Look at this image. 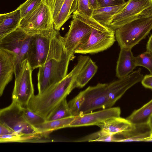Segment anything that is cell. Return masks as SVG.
Segmentation results:
<instances>
[{"label": "cell", "instance_id": "4316f807", "mask_svg": "<svg viewBox=\"0 0 152 152\" xmlns=\"http://www.w3.org/2000/svg\"><path fill=\"white\" fill-rule=\"evenodd\" d=\"M137 66H141L147 69L152 74V53L147 51L135 57Z\"/></svg>", "mask_w": 152, "mask_h": 152}, {"label": "cell", "instance_id": "484cf974", "mask_svg": "<svg viewBox=\"0 0 152 152\" xmlns=\"http://www.w3.org/2000/svg\"><path fill=\"white\" fill-rule=\"evenodd\" d=\"M23 113L26 120L31 125L35 127L46 121V119L27 107H23Z\"/></svg>", "mask_w": 152, "mask_h": 152}, {"label": "cell", "instance_id": "3957f363", "mask_svg": "<svg viewBox=\"0 0 152 152\" xmlns=\"http://www.w3.org/2000/svg\"><path fill=\"white\" fill-rule=\"evenodd\" d=\"M88 59L87 56H79L77 63L64 78L42 93L34 95L27 107L46 119L59 104L76 87L77 77Z\"/></svg>", "mask_w": 152, "mask_h": 152}, {"label": "cell", "instance_id": "836d02e7", "mask_svg": "<svg viewBox=\"0 0 152 152\" xmlns=\"http://www.w3.org/2000/svg\"><path fill=\"white\" fill-rule=\"evenodd\" d=\"M147 51L152 53V34L150 37L146 45Z\"/></svg>", "mask_w": 152, "mask_h": 152}, {"label": "cell", "instance_id": "1f68e13d", "mask_svg": "<svg viewBox=\"0 0 152 152\" xmlns=\"http://www.w3.org/2000/svg\"><path fill=\"white\" fill-rule=\"evenodd\" d=\"M15 132L5 125L0 123V136L12 134Z\"/></svg>", "mask_w": 152, "mask_h": 152}, {"label": "cell", "instance_id": "6da1fadb", "mask_svg": "<svg viewBox=\"0 0 152 152\" xmlns=\"http://www.w3.org/2000/svg\"><path fill=\"white\" fill-rule=\"evenodd\" d=\"M141 70L139 68L110 83H98L88 87L70 101L71 107L78 112L77 115L112 107L129 89L142 81L144 76Z\"/></svg>", "mask_w": 152, "mask_h": 152}, {"label": "cell", "instance_id": "30bf717a", "mask_svg": "<svg viewBox=\"0 0 152 152\" xmlns=\"http://www.w3.org/2000/svg\"><path fill=\"white\" fill-rule=\"evenodd\" d=\"M92 29L93 28L87 24L72 18L68 31L63 37L66 50L73 54L77 49L88 41Z\"/></svg>", "mask_w": 152, "mask_h": 152}, {"label": "cell", "instance_id": "d590c367", "mask_svg": "<svg viewBox=\"0 0 152 152\" xmlns=\"http://www.w3.org/2000/svg\"><path fill=\"white\" fill-rule=\"evenodd\" d=\"M148 124L149 127L152 130V115L150 117Z\"/></svg>", "mask_w": 152, "mask_h": 152}, {"label": "cell", "instance_id": "cb8c5ba5", "mask_svg": "<svg viewBox=\"0 0 152 152\" xmlns=\"http://www.w3.org/2000/svg\"><path fill=\"white\" fill-rule=\"evenodd\" d=\"M39 139V137L38 135H25L15 132L12 134L0 136V142H31V140H38Z\"/></svg>", "mask_w": 152, "mask_h": 152}, {"label": "cell", "instance_id": "e0dca14e", "mask_svg": "<svg viewBox=\"0 0 152 152\" xmlns=\"http://www.w3.org/2000/svg\"><path fill=\"white\" fill-rule=\"evenodd\" d=\"M101 130L112 134L127 131L132 129L134 125L132 124L127 119L120 117L109 118L97 125Z\"/></svg>", "mask_w": 152, "mask_h": 152}, {"label": "cell", "instance_id": "52a82bcc", "mask_svg": "<svg viewBox=\"0 0 152 152\" xmlns=\"http://www.w3.org/2000/svg\"><path fill=\"white\" fill-rule=\"evenodd\" d=\"M93 28L88 41L77 49L75 53H97L111 47L115 41V30L99 22L91 26Z\"/></svg>", "mask_w": 152, "mask_h": 152}, {"label": "cell", "instance_id": "d6a6232c", "mask_svg": "<svg viewBox=\"0 0 152 152\" xmlns=\"http://www.w3.org/2000/svg\"><path fill=\"white\" fill-rule=\"evenodd\" d=\"M56 1V0H45V2L50 8L52 14Z\"/></svg>", "mask_w": 152, "mask_h": 152}, {"label": "cell", "instance_id": "d6986e66", "mask_svg": "<svg viewBox=\"0 0 152 152\" xmlns=\"http://www.w3.org/2000/svg\"><path fill=\"white\" fill-rule=\"evenodd\" d=\"M77 8V0H65L59 13L53 20L54 29L59 31Z\"/></svg>", "mask_w": 152, "mask_h": 152}, {"label": "cell", "instance_id": "7c38bea8", "mask_svg": "<svg viewBox=\"0 0 152 152\" xmlns=\"http://www.w3.org/2000/svg\"><path fill=\"white\" fill-rule=\"evenodd\" d=\"M151 6L152 0H128L126 6L114 16L109 27L115 30Z\"/></svg>", "mask_w": 152, "mask_h": 152}, {"label": "cell", "instance_id": "277c9868", "mask_svg": "<svg viewBox=\"0 0 152 152\" xmlns=\"http://www.w3.org/2000/svg\"><path fill=\"white\" fill-rule=\"evenodd\" d=\"M152 29V6L133 20L115 30V39L121 48L130 49L145 38Z\"/></svg>", "mask_w": 152, "mask_h": 152}, {"label": "cell", "instance_id": "4fadbf2b", "mask_svg": "<svg viewBox=\"0 0 152 152\" xmlns=\"http://www.w3.org/2000/svg\"><path fill=\"white\" fill-rule=\"evenodd\" d=\"M121 113L119 107H111L91 112L76 116L69 127L97 125L110 118L120 117Z\"/></svg>", "mask_w": 152, "mask_h": 152}, {"label": "cell", "instance_id": "f1b7e54d", "mask_svg": "<svg viewBox=\"0 0 152 152\" xmlns=\"http://www.w3.org/2000/svg\"><path fill=\"white\" fill-rule=\"evenodd\" d=\"M99 7L121 4L126 2L123 0H97Z\"/></svg>", "mask_w": 152, "mask_h": 152}, {"label": "cell", "instance_id": "2e32d148", "mask_svg": "<svg viewBox=\"0 0 152 152\" xmlns=\"http://www.w3.org/2000/svg\"><path fill=\"white\" fill-rule=\"evenodd\" d=\"M22 17L18 8L0 15V39L16 30L20 26Z\"/></svg>", "mask_w": 152, "mask_h": 152}, {"label": "cell", "instance_id": "f546056e", "mask_svg": "<svg viewBox=\"0 0 152 152\" xmlns=\"http://www.w3.org/2000/svg\"><path fill=\"white\" fill-rule=\"evenodd\" d=\"M141 83L144 87L152 89V74L147 75L144 76Z\"/></svg>", "mask_w": 152, "mask_h": 152}, {"label": "cell", "instance_id": "9c48e42d", "mask_svg": "<svg viewBox=\"0 0 152 152\" xmlns=\"http://www.w3.org/2000/svg\"><path fill=\"white\" fill-rule=\"evenodd\" d=\"M27 58L22 63L18 75L15 77L12 101L23 107H27L34 90L32 81L33 71Z\"/></svg>", "mask_w": 152, "mask_h": 152}, {"label": "cell", "instance_id": "4dcf8cb0", "mask_svg": "<svg viewBox=\"0 0 152 152\" xmlns=\"http://www.w3.org/2000/svg\"><path fill=\"white\" fill-rule=\"evenodd\" d=\"M64 1L65 0H56L52 14L53 20L56 18L59 13Z\"/></svg>", "mask_w": 152, "mask_h": 152}, {"label": "cell", "instance_id": "e575fe53", "mask_svg": "<svg viewBox=\"0 0 152 152\" xmlns=\"http://www.w3.org/2000/svg\"><path fill=\"white\" fill-rule=\"evenodd\" d=\"M89 1L93 9L99 8L97 0H89Z\"/></svg>", "mask_w": 152, "mask_h": 152}, {"label": "cell", "instance_id": "ffe728a7", "mask_svg": "<svg viewBox=\"0 0 152 152\" xmlns=\"http://www.w3.org/2000/svg\"><path fill=\"white\" fill-rule=\"evenodd\" d=\"M152 115V99L140 108L134 111L126 119L135 125L148 124Z\"/></svg>", "mask_w": 152, "mask_h": 152}, {"label": "cell", "instance_id": "9a60e30c", "mask_svg": "<svg viewBox=\"0 0 152 152\" xmlns=\"http://www.w3.org/2000/svg\"><path fill=\"white\" fill-rule=\"evenodd\" d=\"M131 50L121 48L116 69V76L119 78L129 75L137 66Z\"/></svg>", "mask_w": 152, "mask_h": 152}, {"label": "cell", "instance_id": "83f0119b", "mask_svg": "<svg viewBox=\"0 0 152 152\" xmlns=\"http://www.w3.org/2000/svg\"><path fill=\"white\" fill-rule=\"evenodd\" d=\"M89 0H77V10L87 16L91 17L93 10Z\"/></svg>", "mask_w": 152, "mask_h": 152}, {"label": "cell", "instance_id": "d4e9b609", "mask_svg": "<svg viewBox=\"0 0 152 152\" xmlns=\"http://www.w3.org/2000/svg\"><path fill=\"white\" fill-rule=\"evenodd\" d=\"M45 0H26L18 7L20 12L22 19L37 9Z\"/></svg>", "mask_w": 152, "mask_h": 152}, {"label": "cell", "instance_id": "8fae6325", "mask_svg": "<svg viewBox=\"0 0 152 152\" xmlns=\"http://www.w3.org/2000/svg\"><path fill=\"white\" fill-rule=\"evenodd\" d=\"M53 33L49 35L31 36L26 58L33 70L39 68L45 61L50 50Z\"/></svg>", "mask_w": 152, "mask_h": 152}, {"label": "cell", "instance_id": "ba28073f", "mask_svg": "<svg viewBox=\"0 0 152 152\" xmlns=\"http://www.w3.org/2000/svg\"><path fill=\"white\" fill-rule=\"evenodd\" d=\"M0 123L20 134L34 136L43 134L28 122L24 116L23 107L13 101L9 106L0 110Z\"/></svg>", "mask_w": 152, "mask_h": 152}, {"label": "cell", "instance_id": "ac0fdd59", "mask_svg": "<svg viewBox=\"0 0 152 152\" xmlns=\"http://www.w3.org/2000/svg\"><path fill=\"white\" fill-rule=\"evenodd\" d=\"M126 4L127 1L121 4L94 9L91 17L99 23L109 26L114 16L122 10Z\"/></svg>", "mask_w": 152, "mask_h": 152}, {"label": "cell", "instance_id": "44dd1931", "mask_svg": "<svg viewBox=\"0 0 152 152\" xmlns=\"http://www.w3.org/2000/svg\"><path fill=\"white\" fill-rule=\"evenodd\" d=\"M75 116H71L62 119L47 121L35 127L41 133L48 135L53 131L66 127L69 126Z\"/></svg>", "mask_w": 152, "mask_h": 152}, {"label": "cell", "instance_id": "8992f818", "mask_svg": "<svg viewBox=\"0 0 152 152\" xmlns=\"http://www.w3.org/2000/svg\"><path fill=\"white\" fill-rule=\"evenodd\" d=\"M19 27L31 36L51 34L54 29L50 8L43 2L35 10L22 19Z\"/></svg>", "mask_w": 152, "mask_h": 152}, {"label": "cell", "instance_id": "7a4b0ae2", "mask_svg": "<svg viewBox=\"0 0 152 152\" xmlns=\"http://www.w3.org/2000/svg\"><path fill=\"white\" fill-rule=\"evenodd\" d=\"M73 55L66 50L63 37L59 31L54 29L47 58L44 63L39 68L38 94L42 93L66 76L69 64Z\"/></svg>", "mask_w": 152, "mask_h": 152}, {"label": "cell", "instance_id": "603a6c76", "mask_svg": "<svg viewBox=\"0 0 152 152\" xmlns=\"http://www.w3.org/2000/svg\"><path fill=\"white\" fill-rule=\"evenodd\" d=\"M72 116L66 98L63 100L48 115L46 121L59 120Z\"/></svg>", "mask_w": 152, "mask_h": 152}, {"label": "cell", "instance_id": "7402d4cb", "mask_svg": "<svg viewBox=\"0 0 152 152\" xmlns=\"http://www.w3.org/2000/svg\"><path fill=\"white\" fill-rule=\"evenodd\" d=\"M98 69L95 63L89 58L77 77L76 87L82 88L85 86L94 75Z\"/></svg>", "mask_w": 152, "mask_h": 152}, {"label": "cell", "instance_id": "5bb4252c", "mask_svg": "<svg viewBox=\"0 0 152 152\" xmlns=\"http://www.w3.org/2000/svg\"><path fill=\"white\" fill-rule=\"evenodd\" d=\"M15 72L14 62L10 55L5 51L0 49V96L12 79Z\"/></svg>", "mask_w": 152, "mask_h": 152}, {"label": "cell", "instance_id": "8d00e7d4", "mask_svg": "<svg viewBox=\"0 0 152 152\" xmlns=\"http://www.w3.org/2000/svg\"><path fill=\"white\" fill-rule=\"evenodd\" d=\"M123 1H125L126 0H123Z\"/></svg>", "mask_w": 152, "mask_h": 152}, {"label": "cell", "instance_id": "5b68a950", "mask_svg": "<svg viewBox=\"0 0 152 152\" xmlns=\"http://www.w3.org/2000/svg\"><path fill=\"white\" fill-rule=\"evenodd\" d=\"M31 37L19 27L0 39V49L7 52L13 60L15 77L18 74L22 63L26 59Z\"/></svg>", "mask_w": 152, "mask_h": 152}]
</instances>
